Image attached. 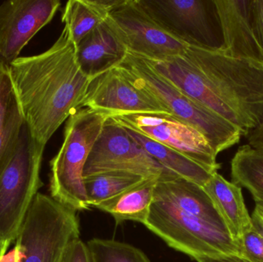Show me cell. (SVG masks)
<instances>
[{
	"mask_svg": "<svg viewBox=\"0 0 263 262\" xmlns=\"http://www.w3.org/2000/svg\"><path fill=\"white\" fill-rule=\"evenodd\" d=\"M9 70L25 122L46 146L60 126L83 108L92 79L80 69L75 46L64 29L46 52L18 57Z\"/></svg>",
	"mask_w": 263,
	"mask_h": 262,
	"instance_id": "cell-1",
	"label": "cell"
},
{
	"mask_svg": "<svg viewBox=\"0 0 263 262\" xmlns=\"http://www.w3.org/2000/svg\"><path fill=\"white\" fill-rule=\"evenodd\" d=\"M178 89L248 136L263 122V65L189 46Z\"/></svg>",
	"mask_w": 263,
	"mask_h": 262,
	"instance_id": "cell-2",
	"label": "cell"
},
{
	"mask_svg": "<svg viewBox=\"0 0 263 262\" xmlns=\"http://www.w3.org/2000/svg\"><path fill=\"white\" fill-rule=\"evenodd\" d=\"M119 66L133 83L153 95L171 115L199 131L216 155L240 141L242 134L237 127L173 86L148 60L128 52Z\"/></svg>",
	"mask_w": 263,
	"mask_h": 262,
	"instance_id": "cell-3",
	"label": "cell"
},
{
	"mask_svg": "<svg viewBox=\"0 0 263 262\" xmlns=\"http://www.w3.org/2000/svg\"><path fill=\"white\" fill-rule=\"evenodd\" d=\"M109 117V114L89 108H82L72 114L65 126L63 145L51 161V197L76 212L90 208L83 170Z\"/></svg>",
	"mask_w": 263,
	"mask_h": 262,
	"instance_id": "cell-4",
	"label": "cell"
},
{
	"mask_svg": "<svg viewBox=\"0 0 263 262\" xmlns=\"http://www.w3.org/2000/svg\"><path fill=\"white\" fill-rule=\"evenodd\" d=\"M44 149L25 123L15 154L0 175V244L6 252L43 186L40 169Z\"/></svg>",
	"mask_w": 263,
	"mask_h": 262,
	"instance_id": "cell-5",
	"label": "cell"
},
{
	"mask_svg": "<svg viewBox=\"0 0 263 262\" xmlns=\"http://www.w3.org/2000/svg\"><path fill=\"white\" fill-rule=\"evenodd\" d=\"M80 234L77 212L39 192L15 239L16 262H62Z\"/></svg>",
	"mask_w": 263,
	"mask_h": 262,
	"instance_id": "cell-6",
	"label": "cell"
},
{
	"mask_svg": "<svg viewBox=\"0 0 263 262\" xmlns=\"http://www.w3.org/2000/svg\"><path fill=\"white\" fill-rule=\"evenodd\" d=\"M144 226L168 246L195 260L203 257L241 258L239 245L228 232L167 201L153 200Z\"/></svg>",
	"mask_w": 263,
	"mask_h": 262,
	"instance_id": "cell-7",
	"label": "cell"
},
{
	"mask_svg": "<svg viewBox=\"0 0 263 262\" xmlns=\"http://www.w3.org/2000/svg\"><path fill=\"white\" fill-rule=\"evenodd\" d=\"M161 27L189 46L222 50V26L214 0H137Z\"/></svg>",
	"mask_w": 263,
	"mask_h": 262,
	"instance_id": "cell-8",
	"label": "cell"
},
{
	"mask_svg": "<svg viewBox=\"0 0 263 262\" xmlns=\"http://www.w3.org/2000/svg\"><path fill=\"white\" fill-rule=\"evenodd\" d=\"M109 172H123L145 178H159L173 173L150 156L112 118L106 120L83 170V177Z\"/></svg>",
	"mask_w": 263,
	"mask_h": 262,
	"instance_id": "cell-9",
	"label": "cell"
},
{
	"mask_svg": "<svg viewBox=\"0 0 263 262\" xmlns=\"http://www.w3.org/2000/svg\"><path fill=\"white\" fill-rule=\"evenodd\" d=\"M126 129L171 148L215 173L220 169L206 138L187 123L166 113H133L109 117Z\"/></svg>",
	"mask_w": 263,
	"mask_h": 262,
	"instance_id": "cell-10",
	"label": "cell"
},
{
	"mask_svg": "<svg viewBox=\"0 0 263 262\" xmlns=\"http://www.w3.org/2000/svg\"><path fill=\"white\" fill-rule=\"evenodd\" d=\"M129 53L146 59L184 55L189 45L161 27L137 0H123L107 18Z\"/></svg>",
	"mask_w": 263,
	"mask_h": 262,
	"instance_id": "cell-11",
	"label": "cell"
},
{
	"mask_svg": "<svg viewBox=\"0 0 263 262\" xmlns=\"http://www.w3.org/2000/svg\"><path fill=\"white\" fill-rule=\"evenodd\" d=\"M59 0H8L0 5V60L9 66L55 16Z\"/></svg>",
	"mask_w": 263,
	"mask_h": 262,
	"instance_id": "cell-12",
	"label": "cell"
},
{
	"mask_svg": "<svg viewBox=\"0 0 263 262\" xmlns=\"http://www.w3.org/2000/svg\"><path fill=\"white\" fill-rule=\"evenodd\" d=\"M83 108L114 115L170 114L157 99L131 81L118 66L96 77L89 83Z\"/></svg>",
	"mask_w": 263,
	"mask_h": 262,
	"instance_id": "cell-13",
	"label": "cell"
},
{
	"mask_svg": "<svg viewBox=\"0 0 263 262\" xmlns=\"http://www.w3.org/2000/svg\"><path fill=\"white\" fill-rule=\"evenodd\" d=\"M222 26V52L232 58L263 65V52L252 18V0H214Z\"/></svg>",
	"mask_w": 263,
	"mask_h": 262,
	"instance_id": "cell-14",
	"label": "cell"
},
{
	"mask_svg": "<svg viewBox=\"0 0 263 262\" xmlns=\"http://www.w3.org/2000/svg\"><path fill=\"white\" fill-rule=\"evenodd\" d=\"M153 200L171 203L183 212L230 234L211 197L204 187L197 183L175 173L162 175L155 187Z\"/></svg>",
	"mask_w": 263,
	"mask_h": 262,
	"instance_id": "cell-15",
	"label": "cell"
},
{
	"mask_svg": "<svg viewBox=\"0 0 263 262\" xmlns=\"http://www.w3.org/2000/svg\"><path fill=\"white\" fill-rule=\"evenodd\" d=\"M75 48L80 69L92 80L118 67L128 53L124 43L107 19L89 32Z\"/></svg>",
	"mask_w": 263,
	"mask_h": 262,
	"instance_id": "cell-16",
	"label": "cell"
},
{
	"mask_svg": "<svg viewBox=\"0 0 263 262\" xmlns=\"http://www.w3.org/2000/svg\"><path fill=\"white\" fill-rule=\"evenodd\" d=\"M25 123L9 66L0 60V175L15 154Z\"/></svg>",
	"mask_w": 263,
	"mask_h": 262,
	"instance_id": "cell-17",
	"label": "cell"
},
{
	"mask_svg": "<svg viewBox=\"0 0 263 262\" xmlns=\"http://www.w3.org/2000/svg\"><path fill=\"white\" fill-rule=\"evenodd\" d=\"M204 189L216 205L225 221L232 238L239 245L241 237L253 226L242 196V189L215 172Z\"/></svg>",
	"mask_w": 263,
	"mask_h": 262,
	"instance_id": "cell-18",
	"label": "cell"
},
{
	"mask_svg": "<svg viewBox=\"0 0 263 262\" xmlns=\"http://www.w3.org/2000/svg\"><path fill=\"white\" fill-rule=\"evenodd\" d=\"M159 178L144 179L94 208L112 215L117 224L133 221L144 225L154 199L155 187Z\"/></svg>",
	"mask_w": 263,
	"mask_h": 262,
	"instance_id": "cell-19",
	"label": "cell"
},
{
	"mask_svg": "<svg viewBox=\"0 0 263 262\" xmlns=\"http://www.w3.org/2000/svg\"><path fill=\"white\" fill-rule=\"evenodd\" d=\"M122 0H69L65 6L62 22L69 38L77 46L99 25L106 21L111 11Z\"/></svg>",
	"mask_w": 263,
	"mask_h": 262,
	"instance_id": "cell-20",
	"label": "cell"
},
{
	"mask_svg": "<svg viewBox=\"0 0 263 262\" xmlns=\"http://www.w3.org/2000/svg\"><path fill=\"white\" fill-rule=\"evenodd\" d=\"M126 129L133 139L150 156L153 157L162 167L176 175L204 187L214 174L177 151L163 146L131 129Z\"/></svg>",
	"mask_w": 263,
	"mask_h": 262,
	"instance_id": "cell-21",
	"label": "cell"
},
{
	"mask_svg": "<svg viewBox=\"0 0 263 262\" xmlns=\"http://www.w3.org/2000/svg\"><path fill=\"white\" fill-rule=\"evenodd\" d=\"M233 183L244 187L256 203H263V150L250 145L239 147L231 161Z\"/></svg>",
	"mask_w": 263,
	"mask_h": 262,
	"instance_id": "cell-22",
	"label": "cell"
},
{
	"mask_svg": "<svg viewBox=\"0 0 263 262\" xmlns=\"http://www.w3.org/2000/svg\"><path fill=\"white\" fill-rule=\"evenodd\" d=\"M146 178L123 172H109L83 177L90 207L106 201Z\"/></svg>",
	"mask_w": 263,
	"mask_h": 262,
	"instance_id": "cell-23",
	"label": "cell"
},
{
	"mask_svg": "<svg viewBox=\"0 0 263 262\" xmlns=\"http://www.w3.org/2000/svg\"><path fill=\"white\" fill-rule=\"evenodd\" d=\"M86 245L91 262H150L144 252L126 243L93 238Z\"/></svg>",
	"mask_w": 263,
	"mask_h": 262,
	"instance_id": "cell-24",
	"label": "cell"
},
{
	"mask_svg": "<svg viewBox=\"0 0 263 262\" xmlns=\"http://www.w3.org/2000/svg\"><path fill=\"white\" fill-rule=\"evenodd\" d=\"M239 246L244 261L263 262V227L253 218V226L241 237Z\"/></svg>",
	"mask_w": 263,
	"mask_h": 262,
	"instance_id": "cell-25",
	"label": "cell"
},
{
	"mask_svg": "<svg viewBox=\"0 0 263 262\" xmlns=\"http://www.w3.org/2000/svg\"><path fill=\"white\" fill-rule=\"evenodd\" d=\"M62 262H91L87 245L80 238L72 241L66 249Z\"/></svg>",
	"mask_w": 263,
	"mask_h": 262,
	"instance_id": "cell-26",
	"label": "cell"
},
{
	"mask_svg": "<svg viewBox=\"0 0 263 262\" xmlns=\"http://www.w3.org/2000/svg\"><path fill=\"white\" fill-rule=\"evenodd\" d=\"M251 12L255 33L263 52V0H252Z\"/></svg>",
	"mask_w": 263,
	"mask_h": 262,
	"instance_id": "cell-27",
	"label": "cell"
},
{
	"mask_svg": "<svg viewBox=\"0 0 263 262\" xmlns=\"http://www.w3.org/2000/svg\"><path fill=\"white\" fill-rule=\"evenodd\" d=\"M248 144L255 149L263 150V122L247 136Z\"/></svg>",
	"mask_w": 263,
	"mask_h": 262,
	"instance_id": "cell-28",
	"label": "cell"
},
{
	"mask_svg": "<svg viewBox=\"0 0 263 262\" xmlns=\"http://www.w3.org/2000/svg\"><path fill=\"white\" fill-rule=\"evenodd\" d=\"M197 262H247L237 256L203 257L196 259Z\"/></svg>",
	"mask_w": 263,
	"mask_h": 262,
	"instance_id": "cell-29",
	"label": "cell"
},
{
	"mask_svg": "<svg viewBox=\"0 0 263 262\" xmlns=\"http://www.w3.org/2000/svg\"><path fill=\"white\" fill-rule=\"evenodd\" d=\"M252 218L263 227V203H256Z\"/></svg>",
	"mask_w": 263,
	"mask_h": 262,
	"instance_id": "cell-30",
	"label": "cell"
},
{
	"mask_svg": "<svg viewBox=\"0 0 263 262\" xmlns=\"http://www.w3.org/2000/svg\"><path fill=\"white\" fill-rule=\"evenodd\" d=\"M0 262H16L15 252L13 249L11 250L9 253H6L4 256L2 257Z\"/></svg>",
	"mask_w": 263,
	"mask_h": 262,
	"instance_id": "cell-31",
	"label": "cell"
},
{
	"mask_svg": "<svg viewBox=\"0 0 263 262\" xmlns=\"http://www.w3.org/2000/svg\"><path fill=\"white\" fill-rule=\"evenodd\" d=\"M6 254V251L3 249V246L0 244V259H1L2 257L4 256Z\"/></svg>",
	"mask_w": 263,
	"mask_h": 262,
	"instance_id": "cell-32",
	"label": "cell"
}]
</instances>
